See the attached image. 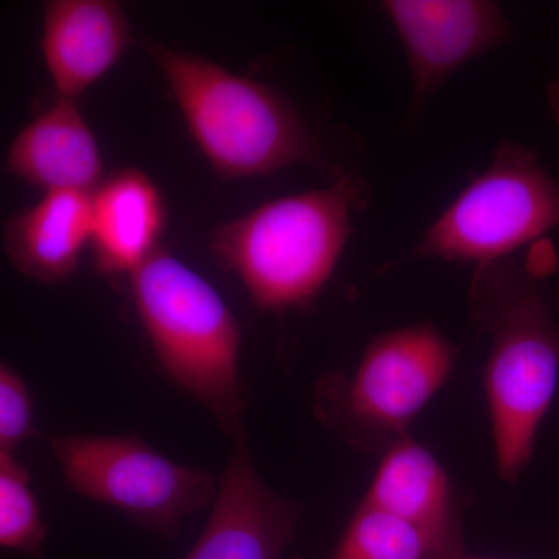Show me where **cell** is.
<instances>
[{"label":"cell","instance_id":"cell-7","mask_svg":"<svg viewBox=\"0 0 559 559\" xmlns=\"http://www.w3.org/2000/svg\"><path fill=\"white\" fill-rule=\"evenodd\" d=\"M50 447L73 491L162 536L176 535L218 492L212 473L179 465L135 436L53 437Z\"/></svg>","mask_w":559,"mask_h":559},{"label":"cell","instance_id":"cell-17","mask_svg":"<svg viewBox=\"0 0 559 559\" xmlns=\"http://www.w3.org/2000/svg\"><path fill=\"white\" fill-rule=\"evenodd\" d=\"M35 432L31 392L16 371L0 362V454H13Z\"/></svg>","mask_w":559,"mask_h":559},{"label":"cell","instance_id":"cell-15","mask_svg":"<svg viewBox=\"0 0 559 559\" xmlns=\"http://www.w3.org/2000/svg\"><path fill=\"white\" fill-rule=\"evenodd\" d=\"M459 551L443 549L399 518L359 506L340 543L323 559H447Z\"/></svg>","mask_w":559,"mask_h":559},{"label":"cell","instance_id":"cell-4","mask_svg":"<svg viewBox=\"0 0 559 559\" xmlns=\"http://www.w3.org/2000/svg\"><path fill=\"white\" fill-rule=\"evenodd\" d=\"M130 278L135 311L162 367L231 436L246 406L234 312L207 280L165 249Z\"/></svg>","mask_w":559,"mask_h":559},{"label":"cell","instance_id":"cell-14","mask_svg":"<svg viewBox=\"0 0 559 559\" xmlns=\"http://www.w3.org/2000/svg\"><path fill=\"white\" fill-rule=\"evenodd\" d=\"M91 235V193L46 191L38 202L11 216L3 246L25 277L57 285L79 270Z\"/></svg>","mask_w":559,"mask_h":559},{"label":"cell","instance_id":"cell-9","mask_svg":"<svg viewBox=\"0 0 559 559\" xmlns=\"http://www.w3.org/2000/svg\"><path fill=\"white\" fill-rule=\"evenodd\" d=\"M234 448L212 514L186 559H282L294 538L301 507L264 485L250 457L245 426Z\"/></svg>","mask_w":559,"mask_h":559},{"label":"cell","instance_id":"cell-13","mask_svg":"<svg viewBox=\"0 0 559 559\" xmlns=\"http://www.w3.org/2000/svg\"><path fill=\"white\" fill-rule=\"evenodd\" d=\"M97 138L75 100L57 102L11 142L5 170L46 191L91 193L105 178Z\"/></svg>","mask_w":559,"mask_h":559},{"label":"cell","instance_id":"cell-2","mask_svg":"<svg viewBox=\"0 0 559 559\" xmlns=\"http://www.w3.org/2000/svg\"><path fill=\"white\" fill-rule=\"evenodd\" d=\"M367 202L366 182L344 173L325 189L275 198L224 223L210 248L259 310L307 307L333 277Z\"/></svg>","mask_w":559,"mask_h":559},{"label":"cell","instance_id":"cell-18","mask_svg":"<svg viewBox=\"0 0 559 559\" xmlns=\"http://www.w3.org/2000/svg\"><path fill=\"white\" fill-rule=\"evenodd\" d=\"M547 103H549L551 119L559 128V80L554 81L547 87Z\"/></svg>","mask_w":559,"mask_h":559},{"label":"cell","instance_id":"cell-19","mask_svg":"<svg viewBox=\"0 0 559 559\" xmlns=\"http://www.w3.org/2000/svg\"><path fill=\"white\" fill-rule=\"evenodd\" d=\"M448 559H502V558H488V557H477V555H469L468 551L462 550L459 554L452 555V557Z\"/></svg>","mask_w":559,"mask_h":559},{"label":"cell","instance_id":"cell-16","mask_svg":"<svg viewBox=\"0 0 559 559\" xmlns=\"http://www.w3.org/2000/svg\"><path fill=\"white\" fill-rule=\"evenodd\" d=\"M47 533L31 474L13 454H0V547L43 557Z\"/></svg>","mask_w":559,"mask_h":559},{"label":"cell","instance_id":"cell-10","mask_svg":"<svg viewBox=\"0 0 559 559\" xmlns=\"http://www.w3.org/2000/svg\"><path fill=\"white\" fill-rule=\"evenodd\" d=\"M131 25L114 0H51L40 51L58 97L76 100L130 49Z\"/></svg>","mask_w":559,"mask_h":559},{"label":"cell","instance_id":"cell-11","mask_svg":"<svg viewBox=\"0 0 559 559\" xmlns=\"http://www.w3.org/2000/svg\"><path fill=\"white\" fill-rule=\"evenodd\" d=\"M360 506L407 522L443 549H465L450 476L439 459L411 433L384 451Z\"/></svg>","mask_w":559,"mask_h":559},{"label":"cell","instance_id":"cell-6","mask_svg":"<svg viewBox=\"0 0 559 559\" xmlns=\"http://www.w3.org/2000/svg\"><path fill=\"white\" fill-rule=\"evenodd\" d=\"M559 227V182L538 153L500 143L487 170L459 191L407 259H439L474 267L511 259Z\"/></svg>","mask_w":559,"mask_h":559},{"label":"cell","instance_id":"cell-1","mask_svg":"<svg viewBox=\"0 0 559 559\" xmlns=\"http://www.w3.org/2000/svg\"><path fill=\"white\" fill-rule=\"evenodd\" d=\"M474 267L471 310L489 337L484 369L492 443L500 477L527 469L559 384V325L543 285L549 253Z\"/></svg>","mask_w":559,"mask_h":559},{"label":"cell","instance_id":"cell-8","mask_svg":"<svg viewBox=\"0 0 559 559\" xmlns=\"http://www.w3.org/2000/svg\"><path fill=\"white\" fill-rule=\"evenodd\" d=\"M380 9L406 53L414 106L511 33L502 9L489 0H384Z\"/></svg>","mask_w":559,"mask_h":559},{"label":"cell","instance_id":"cell-3","mask_svg":"<svg viewBox=\"0 0 559 559\" xmlns=\"http://www.w3.org/2000/svg\"><path fill=\"white\" fill-rule=\"evenodd\" d=\"M191 139L221 179L267 176L308 164L340 178L314 132L285 95L216 62L146 40Z\"/></svg>","mask_w":559,"mask_h":559},{"label":"cell","instance_id":"cell-12","mask_svg":"<svg viewBox=\"0 0 559 559\" xmlns=\"http://www.w3.org/2000/svg\"><path fill=\"white\" fill-rule=\"evenodd\" d=\"M91 252L106 275H131L159 250L167 227L164 193L139 168L109 173L91 191Z\"/></svg>","mask_w":559,"mask_h":559},{"label":"cell","instance_id":"cell-5","mask_svg":"<svg viewBox=\"0 0 559 559\" xmlns=\"http://www.w3.org/2000/svg\"><path fill=\"white\" fill-rule=\"evenodd\" d=\"M457 348L432 323L388 331L367 345L352 377L331 374L316 390V412L367 450H388L451 380Z\"/></svg>","mask_w":559,"mask_h":559}]
</instances>
